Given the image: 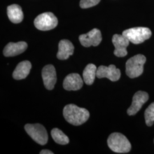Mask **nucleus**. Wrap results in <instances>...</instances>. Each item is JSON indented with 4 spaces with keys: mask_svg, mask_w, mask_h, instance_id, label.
Wrapping results in <instances>:
<instances>
[{
    "mask_svg": "<svg viewBox=\"0 0 154 154\" xmlns=\"http://www.w3.org/2000/svg\"><path fill=\"white\" fill-rule=\"evenodd\" d=\"M63 115L66 121L74 126L82 125L90 117L88 110L74 104H69L65 106Z\"/></svg>",
    "mask_w": 154,
    "mask_h": 154,
    "instance_id": "nucleus-1",
    "label": "nucleus"
},
{
    "mask_svg": "<svg viewBox=\"0 0 154 154\" xmlns=\"http://www.w3.org/2000/svg\"><path fill=\"white\" fill-rule=\"evenodd\" d=\"M108 146L116 153H127L131 149V143L128 139L119 132L111 134L107 139Z\"/></svg>",
    "mask_w": 154,
    "mask_h": 154,
    "instance_id": "nucleus-2",
    "label": "nucleus"
},
{
    "mask_svg": "<svg viewBox=\"0 0 154 154\" xmlns=\"http://www.w3.org/2000/svg\"><path fill=\"white\" fill-rule=\"evenodd\" d=\"M146 58L142 54H137L128 59L126 63V73L131 78H135L142 74L143 66Z\"/></svg>",
    "mask_w": 154,
    "mask_h": 154,
    "instance_id": "nucleus-3",
    "label": "nucleus"
},
{
    "mask_svg": "<svg viewBox=\"0 0 154 154\" xmlns=\"http://www.w3.org/2000/svg\"><path fill=\"white\" fill-rule=\"evenodd\" d=\"M122 35L134 44H139L149 38L152 35L150 29L145 27H136L123 31Z\"/></svg>",
    "mask_w": 154,
    "mask_h": 154,
    "instance_id": "nucleus-4",
    "label": "nucleus"
},
{
    "mask_svg": "<svg viewBox=\"0 0 154 154\" xmlns=\"http://www.w3.org/2000/svg\"><path fill=\"white\" fill-rule=\"evenodd\" d=\"M25 130L28 135L40 145H45L48 141V134L46 130L42 125L27 124L25 126Z\"/></svg>",
    "mask_w": 154,
    "mask_h": 154,
    "instance_id": "nucleus-5",
    "label": "nucleus"
},
{
    "mask_svg": "<svg viewBox=\"0 0 154 154\" xmlns=\"http://www.w3.org/2000/svg\"><path fill=\"white\" fill-rule=\"evenodd\" d=\"M35 28L39 30L47 31L53 29L58 25L57 18L51 12H46L39 14L34 21Z\"/></svg>",
    "mask_w": 154,
    "mask_h": 154,
    "instance_id": "nucleus-6",
    "label": "nucleus"
},
{
    "mask_svg": "<svg viewBox=\"0 0 154 154\" xmlns=\"http://www.w3.org/2000/svg\"><path fill=\"white\" fill-rule=\"evenodd\" d=\"M102 39L101 32L98 29H93L86 34H82L79 37L80 43L84 47H90L91 46H97Z\"/></svg>",
    "mask_w": 154,
    "mask_h": 154,
    "instance_id": "nucleus-7",
    "label": "nucleus"
},
{
    "mask_svg": "<svg viewBox=\"0 0 154 154\" xmlns=\"http://www.w3.org/2000/svg\"><path fill=\"white\" fill-rule=\"evenodd\" d=\"M149 99V95L147 93L142 91L137 92L133 96L132 104L127 111L128 115H135Z\"/></svg>",
    "mask_w": 154,
    "mask_h": 154,
    "instance_id": "nucleus-8",
    "label": "nucleus"
},
{
    "mask_svg": "<svg viewBox=\"0 0 154 154\" xmlns=\"http://www.w3.org/2000/svg\"><path fill=\"white\" fill-rule=\"evenodd\" d=\"M121 71L114 65L110 66H100L97 69V77L98 78H107L112 82H116L121 77Z\"/></svg>",
    "mask_w": 154,
    "mask_h": 154,
    "instance_id": "nucleus-9",
    "label": "nucleus"
},
{
    "mask_svg": "<svg viewBox=\"0 0 154 154\" xmlns=\"http://www.w3.org/2000/svg\"><path fill=\"white\" fill-rule=\"evenodd\" d=\"M112 44L114 45V55L118 57H123L127 54V47L129 45L130 41L122 34H114L112 38Z\"/></svg>",
    "mask_w": 154,
    "mask_h": 154,
    "instance_id": "nucleus-10",
    "label": "nucleus"
},
{
    "mask_svg": "<svg viewBox=\"0 0 154 154\" xmlns=\"http://www.w3.org/2000/svg\"><path fill=\"white\" fill-rule=\"evenodd\" d=\"M42 77L46 89L53 90L57 82V74L54 66L48 65L45 66L42 70Z\"/></svg>",
    "mask_w": 154,
    "mask_h": 154,
    "instance_id": "nucleus-11",
    "label": "nucleus"
},
{
    "mask_svg": "<svg viewBox=\"0 0 154 154\" xmlns=\"http://www.w3.org/2000/svg\"><path fill=\"white\" fill-rule=\"evenodd\" d=\"M83 81L79 74L77 73H72L69 74L65 78L63 86L67 91H76L82 88Z\"/></svg>",
    "mask_w": 154,
    "mask_h": 154,
    "instance_id": "nucleus-12",
    "label": "nucleus"
},
{
    "mask_svg": "<svg viewBox=\"0 0 154 154\" xmlns=\"http://www.w3.org/2000/svg\"><path fill=\"white\" fill-rule=\"evenodd\" d=\"M28 48V44L23 41L16 43L10 42L7 45L4 49V55L6 57H14L23 53Z\"/></svg>",
    "mask_w": 154,
    "mask_h": 154,
    "instance_id": "nucleus-13",
    "label": "nucleus"
},
{
    "mask_svg": "<svg viewBox=\"0 0 154 154\" xmlns=\"http://www.w3.org/2000/svg\"><path fill=\"white\" fill-rule=\"evenodd\" d=\"M74 47L72 42L67 39H62L58 45V51L57 54V58L60 60H67L73 54Z\"/></svg>",
    "mask_w": 154,
    "mask_h": 154,
    "instance_id": "nucleus-14",
    "label": "nucleus"
},
{
    "mask_svg": "<svg viewBox=\"0 0 154 154\" xmlns=\"http://www.w3.org/2000/svg\"><path fill=\"white\" fill-rule=\"evenodd\" d=\"M32 68L31 63L28 61L21 62L16 66L13 72V77L16 80L25 79L30 73Z\"/></svg>",
    "mask_w": 154,
    "mask_h": 154,
    "instance_id": "nucleus-15",
    "label": "nucleus"
},
{
    "mask_svg": "<svg viewBox=\"0 0 154 154\" xmlns=\"http://www.w3.org/2000/svg\"><path fill=\"white\" fill-rule=\"evenodd\" d=\"M7 14L9 19L14 23L22 22L23 14L21 6L17 4H13L7 8Z\"/></svg>",
    "mask_w": 154,
    "mask_h": 154,
    "instance_id": "nucleus-16",
    "label": "nucleus"
},
{
    "mask_svg": "<svg viewBox=\"0 0 154 154\" xmlns=\"http://www.w3.org/2000/svg\"><path fill=\"white\" fill-rule=\"evenodd\" d=\"M97 68L96 66L92 63L88 64L85 68L83 72V81L88 85H91L97 76Z\"/></svg>",
    "mask_w": 154,
    "mask_h": 154,
    "instance_id": "nucleus-17",
    "label": "nucleus"
},
{
    "mask_svg": "<svg viewBox=\"0 0 154 154\" xmlns=\"http://www.w3.org/2000/svg\"><path fill=\"white\" fill-rule=\"evenodd\" d=\"M51 135L55 142L61 145H65L69 143V139L60 129L53 128L51 131Z\"/></svg>",
    "mask_w": 154,
    "mask_h": 154,
    "instance_id": "nucleus-18",
    "label": "nucleus"
},
{
    "mask_svg": "<svg viewBox=\"0 0 154 154\" xmlns=\"http://www.w3.org/2000/svg\"><path fill=\"white\" fill-rule=\"evenodd\" d=\"M146 123L148 126H151L154 122V102L147 108L144 112Z\"/></svg>",
    "mask_w": 154,
    "mask_h": 154,
    "instance_id": "nucleus-19",
    "label": "nucleus"
},
{
    "mask_svg": "<svg viewBox=\"0 0 154 154\" xmlns=\"http://www.w3.org/2000/svg\"><path fill=\"white\" fill-rule=\"evenodd\" d=\"M100 0H81L79 5L82 9H87L97 5Z\"/></svg>",
    "mask_w": 154,
    "mask_h": 154,
    "instance_id": "nucleus-20",
    "label": "nucleus"
},
{
    "mask_svg": "<svg viewBox=\"0 0 154 154\" xmlns=\"http://www.w3.org/2000/svg\"><path fill=\"white\" fill-rule=\"evenodd\" d=\"M40 154H53L54 153L48 149H43L40 152Z\"/></svg>",
    "mask_w": 154,
    "mask_h": 154,
    "instance_id": "nucleus-21",
    "label": "nucleus"
}]
</instances>
